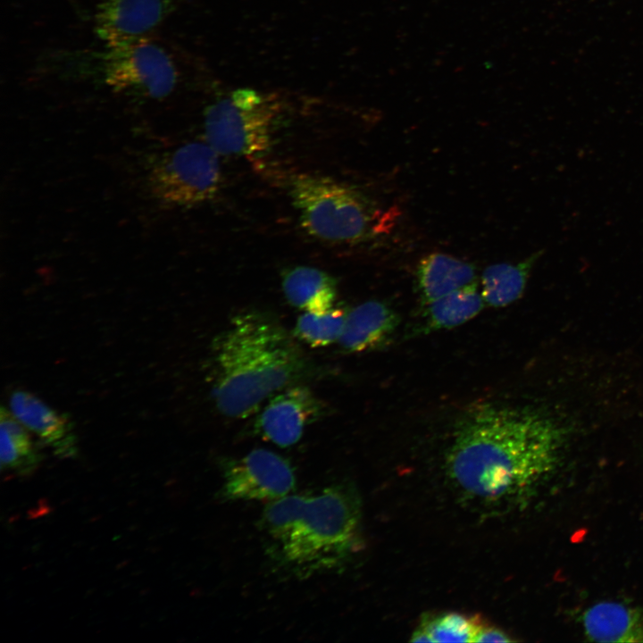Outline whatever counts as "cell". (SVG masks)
<instances>
[{"mask_svg": "<svg viewBox=\"0 0 643 643\" xmlns=\"http://www.w3.org/2000/svg\"><path fill=\"white\" fill-rule=\"evenodd\" d=\"M29 430L4 406L0 411V457L2 470L13 471L21 476L34 472L42 455L33 442Z\"/></svg>", "mask_w": 643, "mask_h": 643, "instance_id": "17", "label": "cell"}, {"mask_svg": "<svg viewBox=\"0 0 643 643\" xmlns=\"http://www.w3.org/2000/svg\"><path fill=\"white\" fill-rule=\"evenodd\" d=\"M479 623L456 613H448L423 621L412 636L414 642H473Z\"/></svg>", "mask_w": 643, "mask_h": 643, "instance_id": "19", "label": "cell"}, {"mask_svg": "<svg viewBox=\"0 0 643 643\" xmlns=\"http://www.w3.org/2000/svg\"><path fill=\"white\" fill-rule=\"evenodd\" d=\"M13 415L58 457H72L78 452V439L69 415L57 412L34 394L14 390L9 398Z\"/></svg>", "mask_w": 643, "mask_h": 643, "instance_id": "11", "label": "cell"}, {"mask_svg": "<svg viewBox=\"0 0 643 643\" xmlns=\"http://www.w3.org/2000/svg\"><path fill=\"white\" fill-rule=\"evenodd\" d=\"M280 391L266 404L256 421L255 429L264 439L280 447H288L301 438L306 427L321 416L323 407L305 387Z\"/></svg>", "mask_w": 643, "mask_h": 643, "instance_id": "10", "label": "cell"}, {"mask_svg": "<svg viewBox=\"0 0 643 643\" xmlns=\"http://www.w3.org/2000/svg\"><path fill=\"white\" fill-rule=\"evenodd\" d=\"M221 475L220 494L228 501L272 502L288 495L296 485L290 463L281 455L263 448L223 461Z\"/></svg>", "mask_w": 643, "mask_h": 643, "instance_id": "8", "label": "cell"}, {"mask_svg": "<svg viewBox=\"0 0 643 643\" xmlns=\"http://www.w3.org/2000/svg\"><path fill=\"white\" fill-rule=\"evenodd\" d=\"M513 641L502 630L479 620L473 642H510Z\"/></svg>", "mask_w": 643, "mask_h": 643, "instance_id": "21", "label": "cell"}, {"mask_svg": "<svg viewBox=\"0 0 643 643\" xmlns=\"http://www.w3.org/2000/svg\"><path fill=\"white\" fill-rule=\"evenodd\" d=\"M398 322V315L386 303L366 301L347 313L338 342L351 353L377 349L388 341Z\"/></svg>", "mask_w": 643, "mask_h": 643, "instance_id": "12", "label": "cell"}, {"mask_svg": "<svg viewBox=\"0 0 643 643\" xmlns=\"http://www.w3.org/2000/svg\"><path fill=\"white\" fill-rule=\"evenodd\" d=\"M281 286L287 301L305 313H322L334 307L336 281L320 269L290 268L284 272Z\"/></svg>", "mask_w": 643, "mask_h": 643, "instance_id": "15", "label": "cell"}, {"mask_svg": "<svg viewBox=\"0 0 643 643\" xmlns=\"http://www.w3.org/2000/svg\"><path fill=\"white\" fill-rule=\"evenodd\" d=\"M275 93L235 90L209 104L204 114L205 142L220 155L255 156L270 149L272 129L282 111Z\"/></svg>", "mask_w": 643, "mask_h": 643, "instance_id": "6", "label": "cell"}, {"mask_svg": "<svg viewBox=\"0 0 643 643\" xmlns=\"http://www.w3.org/2000/svg\"><path fill=\"white\" fill-rule=\"evenodd\" d=\"M213 357L212 396L220 413L231 418L254 413L304 369L303 356L286 330L255 313L231 320L217 338Z\"/></svg>", "mask_w": 643, "mask_h": 643, "instance_id": "2", "label": "cell"}, {"mask_svg": "<svg viewBox=\"0 0 643 643\" xmlns=\"http://www.w3.org/2000/svg\"><path fill=\"white\" fill-rule=\"evenodd\" d=\"M219 155L206 142H188L162 154L146 174L150 196L171 208L212 200L221 183Z\"/></svg>", "mask_w": 643, "mask_h": 643, "instance_id": "7", "label": "cell"}, {"mask_svg": "<svg viewBox=\"0 0 643 643\" xmlns=\"http://www.w3.org/2000/svg\"><path fill=\"white\" fill-rule=\"evenodd\" d=\"M93 29L104 44L145 38L171 13L175 0H92Z\"/></svg>", "mask_w": 643, "mask_h": 643, "instance_id": "9", "label": "cell"}, {"mask_svg": "<svg viewBox=\"0 0 643 643\" xmlns=\"http://www.w3.org/2000/svg\"><path fill=\"white\" fill-rule=\"evenodd\" d=\"M38 66L42 75L51 79L90 83L115 94L150 100L167 97L179 81L171 55L149 38L55 50L40 57Z\"/></svg>", "mask_w": 643, "mask_h": 643, "instance_id": "4", "label": "cell"}, {"mask_svg": "<svg viewBox=\"0 0 643 643\" xmlns=\"http://www.w3.org/2000/svg\"><path fill=\"white\" fill-rule=\"evenodd\" d=\"M484 305L481 293H479L477 282L474 281L425 304L426 329L441 330L457 327L476 316Z\"/></svg>", "mask_w": 643, "mask_h": 643, "instance_id": "18", "label": "cell"}, {"mask_svg": "<svg viewBox=\"0 0 643 643\" xmlns=\"http://www.w3.org/2000/svg\"><path fill=\"white\" fill-rule=\"evenodd\" d=\"M416 284L423 304L475 281L473 264L442 253H432L418 263Z\"/></svg>", "mask_w": 643, "mask_h": 643, "instance_id": "14", "label": "cell"}, {"mask_svg": "<svg viewBox=\"0 0 643 643\" xmlns=\"http://www.w3.org/2000/svg\"><path fill=\"white\" fill-rule=\"evenodd\" d=\"M562 442L560 428L542 415L480 403L456 421L447 466L459 488L475 497L514 498L555 469Z\"/></svg>", "mask_w": 643, "mask_h": 643, "instance_id": "1", "label": "cell"}, {"mask_svg": "<svg viewBox=\"0 0 643 643\" xmlns=\"http://www.w3.org/2000/svg\"><path fill=\"white\" fill-rule=\"evenodd\" d=\"M289 195L303 228L330 243H356L380 233L387 222L363 193L328 177L301 173L289 184Z\"/></svg>", "mask_w": 643, "mask_h": 643, "instance_id": "5", "label": "cell"}, {"mask_svg": "<svg viewBox=\"0 0 643 643\" xmlns=\"http://www.w3.org/2000/svg\"><path fill=\"white\" fill-rule=\"evenodd\" d=\"M261 522L280 559L300 572L336 568L361 544L360 506L345 486L270 502Z\"/></svg>", "mask_w": 643, "mask_h": 643, "instance_id": "3", "label": "cell"}, {"mask_svg": "<svg viewBox=\"0 0 643 643\" xmlns=\"http://www.w3.org/2000/svg\"><path fill=\"white\" fill-rule=\"evenodd\" d=\"M347 313L332 307L322 313H304L295 326V335L311 347H325L338 342L345 324Z\"/></svg>", "mask_w": 643, "mask_h": 643, "instance_id": "20", "label": "cell"}, {"mask_svg": "<svg viewBox=\"0 0 643 643\" xmlns=\"http://www.w3.org/2000/svg\"><path fill=\"white\" fill-rule=\"evenodd\" d=\"M542 253L535 252L517 263H497L487 267L481 275L480 292L485 304L504 307L519 299Z\"/></svg>", "mask_w": 643, "mask_h": 643, "instance_id": "16", "label": "cell"}, {"mask_svg": "<svg viewBox=\"0 0 643 643\" xmlns=\"http://www.w3.org/2000/svg\"><path fill=\"white\" fill-rule=\"evenodd\" d=\"M582 626L592 641L643 643V608L599 602L585 611Z\"/></svg>", "mask_w": 643, "mask_h": 643, "instance_id": "13", "label": "cell"}]
</instances>
